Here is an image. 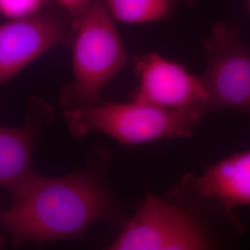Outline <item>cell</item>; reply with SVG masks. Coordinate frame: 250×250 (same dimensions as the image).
Returning a JSON list of instances; mask_svg holds the SVG:
<instances>
[{
  "mask_svg": "<svg viewBox=\"0 0 250 250\" xmlns=\"http://www.w3.org/2000/svg\"><path fill=\"white\" fill-rule=\"evenodd\" d=\"M114 21L143 24L170 20L179 10L197 5L199 0H104Z\"/></svg>",
  "mask_w": 250,
  "mask_h": 250,
  "instance_id": "30bf717a",
  "label": "cell"
},
{
  "mask_svg": "<svg viewBox=\"0 0 250 250\" xmlns=\"http://www.w3.org/2000/svg\"><path fill=\"white\" fill-rule=\"evenodd\" d=\"M73 81L60 92L64 110L104 102L101 90L128 62V54L104 0H91L74 29Z\"/></svg>",
  "mask_w": 250,
  "mask_h": 250,
  "instance_id": "7a4b0ae2",
  "label": "cell"
},
{
  "mask_svg": "<svg viewBox=\"0 0 250 250\" xmlns=\"http://www.w3.org/2000/svg\"><path fill=\"white\" fill-rule=\"evenodd\" d=\"M248 4H249V7H250V0H248Z\"/></svg>",
  "mask_w": 250,
  "mask_h": 250,
  "instance_id": "5bb4252c",
  "label": "cell"
},
{
  "mask_svg": "<svg viewBox=\"0 0 250 250\" xmlns=\"http://www.w3.org/2000/svg\"><path fill=\"white\" fill-rule=\"evenodd\" d=\"M47 0H0V15L6 18H26L41 12Z\"/></svg>",
  "mask_w": 250,
  "mask_h": 250,
  "instance_id": "8fae6325",
  "label": "cell"
},
{
  "mask_svg": "<svg viewBox=\"0 0 250 250\" xmlns=\"http://www.w3.org/2000/svg\"><path fill=\"white\" fill-rule=\"evenodd\" d=\"M0 223L15 246L82 239L90 227L118 213L103 174L92 168L60 177L35 173L11 195Z\"/></svg>",
  "mask_w": 250,
  "mask_h": 250,
  "instance_id": "6da1fadb",
  "label": "cell"
},
{
  "mask_svg": "<svg viewBox=\"0 0 250 250\" xmlns=\"http://www.w3.org/2000/svg\"><path fill=\"white\" fill-rule=\"evenodd\" d=\"M214 247L192 210L148 193L112 242L110 250H203Z\"/></svg>",
  "mask_w": 250,
  "mask_h": 250,
  "instance_id": "277c9868",
  "label": "cell"
},
{
  "mask_svg": "<svg viewBox=\"0 0 250 250\" xmlns=\"http://www.w3.org/2000/svg\"><path fill=\"white\" fill-rule=\"evenodd\" d=\"M53 118V107L45 100L35 98L27 107L24 125L0 126V188L10 195L36 173L32 162L36 144Z\"/></svg>",
  "mask_w": 250,
  "mask_h": 250,
  "instance_id": "9c48e42d",
  "label": "cell"
},
{
  "mask_svg": "<svg viewBox=\"0 0 250 250\" xmlns=\"http://www.w3.org/2000/svg\"><path fill=\"white\" fill-rule=\"evenodd\" d=\"M72 18L62 10L41 11L0 25V86L57 46H72Z\"/></svg>",
  "mask_w": 250,
  "mask_h": 250,
  "instance_id": "8992f818",
  "label": "cell"
},
{
  "mask_svg": "<svg viewBox=\"0 0 250 250\" xmlns=\"http://www.w3.org/2000/svg\"><path fill=\"white\" fill-rule=\"evenodd\" d=\"M72 18L73 30L78 25L81 20L89 7L91 0H55Z\"/></svg>",
  "mask_w": 250,
  "mask_h": 250,
  "instance_id": "7c38bea8",
  "label": "cell"
},
{
  "mask_svg": "<svg viewBox=\"0 0 250 250\" xmlns=\"http://www.w3.org/2000/svg\"><path fill=\"white\" fill-rule=\"evenodd\" d=\"M205 71L199 77L208 95L207 114L234 110L250 118V48L236 23L219 21L202 40Z\"/></svg>",
  "mask_w": 250,
  "mask_h": 250,
  "instance_id": "5b68a950",
  "label": "cell"
},
{
  "mask_svg": "<svg viewBox=\"0 0 250 250\" xmlns=\"http://www.w3.org/2000/svg\"><path fill=\"white\" fill-rule=\"evenodd\" d=\"M134 74L139 84L133 99L170 110L207 114L208 95L199 77L180 63L157 53L137 56Z\"/></svg>",
  "mask_w": 250,
  "mask_h": 250,
  "instance_id": "52a82bcc",
  "label": "cell"
},
{
  "mask_svg": "<svg viewBox=\"0 0 250 250\" xmlns=\"http://www.w3.org/2000/svg\"><path fill=\"white\" fill-rule=\"evenodd\" d=\"M64 119L75 138L99 132L119 143L135 146L189 137L202 118L192 112L165 109L133 99L127 103L104 101L90 107L64 110Z\"/></svg>",
  "mask_w": 250,
  "mask_h": 250,
  "instance_id": "3957f363",
  "label": "cell"
},
{
  "mask_svg": "<svg viewBox=\"0 0 250 250\" xmlns=\"http://www.w3.org/2000/svg\"><path fill=\"white\" fill-rule=\"evenodd\" d=\"M170 197L213 202L224 217L242 226L233 210L238 207H250V149L216 162L201 174H187Z\"/></svg>",
  "mask_w": 250,
  "mask_h": 250,
  "instance_id": "ba28073f",
  "label": "cell"
},
{
  "mask_svg": "<svg viewBox=\"0 0 250 250\" xmlns=\"http://www.w3.org/2000/svg\"><path fill=\"white\" fill-rule=\"evenodd\" d=\"M4 246H5V239H4V237L0 234V249H2Z\"/></svg>",
  "mask_w": 250,
  "mask_h": 250,
  "instance_id": "4fadbf2b",
  "label": "cell"
}]
</instances>
